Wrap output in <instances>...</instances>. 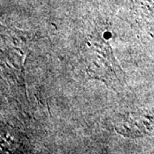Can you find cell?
<instances>
[{
    "label": "cell",
    "instance_id": "obj_1",
    "mask_svg": "<svg viewBox=\"0 0 154 154\" xmlns=\"http://www.w3.org/2000/svg\"><path fill=\"white\" fill-rule=\"evenodd\" d=\"M85 45L84 56L88 75L104 82L114 90L121 88L123 85L122 70L116 63L109 43L101 36L93 35Z\"/></svg>",
    "mask_w": 154,
    "mask_h": 154
}]
</instances>
